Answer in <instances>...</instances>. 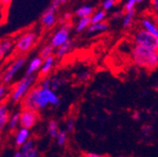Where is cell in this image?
Returning <instances> with one entry per match:
<instances>
[{"label": "cell", "mask_w": 158, "mask_h": 157, "mask_svg": "<svg viewBox=\"0 0 158 157\" xmlns=\"http://www.w3.org/2000/svg\"><path fill=\"white\" fill-rule=\"evenodd\" d=\"M116 4V2L114 1V0H104L103 3H102V10H111Z\"/></svg>", "instance_id": "33"}, {"label": "cell", "mask_w": 158, "mask_h": 157, "mask_svg": "<svg viewBox=\"0 0 158 157\" xmlns=\"http://www.w3.org/2000/svg\"><path fill=\"white\" fill-rule=\"evenodd\" d=\"M10 116V113L9 105L4 102L1 103L0 104V134L5 130V128H7Z\"/></svg>", "instance_id": "14"}, {"label": "cell", "mask_w": 158, "mask_h": 157, "mask_svg": "<svg viewBox=\"0 0 158 157\" xmlns=\"http://www.w3.org/2000/svg\"><path fill=\"white\" fill-rule=\"evenodd\" d=\"M152 13H158V0H150Z\"/></svg>", "instance_id": "35"}, {"label": "cell", "mask_w": 158, "mask_h": 157, "mask_svg": "<svg viewBox=\"0 0 158 157\" xmlns=\"http://www.w3.org/2000/svg\"><path fill=\"white\" fill-rule=\"evenodd\" d=\"M152 17H153V19H154V21L157 23V25H158V13H152Z\"/></svg>", "instance_id": "42"}, {"label": "cell", "mask_w": 158, "mask_h": 157, "mask_svg": "<svg viewBox=\"0 0 158 157\" xmlns=\"http://www.w3.org/2000/svg\"><path fill=\"white\" fill-rule=\"evenodd\" d=\"M27 64V58L24 56H19L10 62L5 72L2 73L3 84L10 85L11 84L12 80L14 79L15 75L21 71Z\"/></svg>", "instance_id": "6"}, {"label": "cell", "mask_w": 158, "mask_h": 157, "mask_svg": "<svg viewBox=\"0 0 158 157\" xmlns=\"http://www.w3.org/2000/svg\"><path fill=\"white\" fill-rule=\"evenodd\" d=\"M140 27L142 29L150 32L151 34L154 35L156 38H158V25L154 21V19L152 17V14L151 16H143L141 18V20L139 22Z\"/></svg>", "instance_id": "11"}, {"label": "cell", "mask_w": 158, "mask_h": 157, "mask_svg": "<svg viewBox=\"0 0 158 157\" xmlns=\"http://www.w3.org/2000/svg\"><path fill=\"white\" fill-rule=\"evenodd\" d=\"M106 11L104 10H100L95 11L91 16H90V21L91 24H97V23H101L104 22L106 18Z\"/></svg>", "instance_id": "24"}, {"label": "cell", "mask_w": 158, "mask_h": 157, "mask_svg": "<svg viewBox=\"0 0 158 157\" xmlns=\"http://www.w3.org/2000/svg\"><path fill=\"white\" fill-rule=\"evenodd\" d=\"M91 25L90 17H84V18H79L78 22L74 26V29L76 33H81L84 30H87L89 27Z\"/></svg>", "instance_id": "19"}, {"label": "cell", "mask_w": 158, "mask_h": 157, "mask_svg": "<svg viewBox=\"0 0 158 157\" xmlns=\"http://www.w3.org/2000/svg\"><path fill=\"white\" fill-rule=\"evenodd\" d=\"M38 86L43 88V89H51V78H50V76L48 75V76L43 77V79L40 81Z\"/></svg>", "instance_id": "31"}, {"label": "cell", "mask_w": 158, "mask_h": 157, "mask_svg": "<svg viewBox=\"0 0 158 157\" xmlns=\"http://www.w3.org/2000/svg\"><path fill=\"white\" fill-rule=\"evenodd\" d=\"M75 125H76V122H75V119L73 117H69L68 119L66 120L65 122V130L71 134L74 131L75 129Z\"/></svg>", "instance_id": "30"}, {"label": "cell", "mask_w": 158, "mask_h": 157, "mask_svg": "<svg viewBox=\"0 0 158 157\" xmlns=\"http://www.w3.org/2000/svg\"><path fill=\"white\" fill-rule=\"evenodd\" d=\"M43 61L44 60L40 56H33L30 60V61L27 63L26 69V75H32V74H37V72H40Z\"/></svg>", "instance_id": "13"}, {"label": "cell", "mask_w": 158, "mask_h": 157, "mask_svg": "<svg viewBox=\"0 0 158 157\" xmlns=\"http://www.w3.org/2000/svg\"><path fill=\"white\" fill-rule=\"evenodd\" d=\"M38 79L37 74L24 75L20 81H18L10 91V100L13 103H20L27 96V94L36 86Z\"/></svg>", "instance_id": "3"}, {"label": "cell", "mask_w": 158, "mask_h": 157, "mask_svg": "<svg viewBox=\"0 0 158 157\" xmlns=\"http://www.w3.org/2000/svg\"><path fill=\"white\" fill-rule=\"evenodd\" d=\"M62 157H73L72 155H70V154H65L64 156H62Z\"/></svg>", "instance_id": "45"}, {"label": "cell", "mask_w": 158, "mask_h": 157, "mask_svg": "<svg viewBox=\"0 0 158 157\" xmlns=\"http://www.w3.org/2000/svg\"><path fill=\"white\" fill-rule=\"evenodd\" d=\"M25 157H39V151H38V150L37 149H34L33 151H31L27 156H25Z\"/></svg>", "instance_id": "40"}, {"label": "cell", "mask_w": 158, "mask_h": 157, "mask_svg": "<svg viewBox=\"0 0 158 157\" xmlns=\"http://www.w3.org/2000/svg\"><path fill=\"white\" fill-rule=\"evenodd\" d=\"M153 126L151 125V124H144L142 127H141V130H140V134L142 135L143 138L145 139H150L151 136L153 134Z\"/></svg>", "instance_id": "29"}, {"label": "cell", "mask_w": 158, "mask_h": 157, "mask_svg": "<svg viewBox=\"0 0 158 157\" xmlns=\"http://www.w3.org/2000/svg\"><path fill=\"white\" fill-rule=\"evenodd\" d=\"M141 118H142V115L139 111H135L133 112L132 114V119L135 122H139L141 120Z\"/></svg>", "instance_id": "38"}, {"label": "cell", "mask_w": 158, "mask_h": 157, "mask_svg": "<svg viewBox=\"0 0 158 157\" xmlns=\"http://www.w3.org/2000/svg\"><path fill=\"white\" fill-rule=\"evenodd\" d=\"M118 157H125V156H118Z\"/></svg>", "instance_id": "49"}, {"label": "cell", "mask_w": 158, "mask_h": 157, "mask_svg": "<svg viewBox=\"0 0 158 157\" xmlns=\"http://www.w3.org/2000/svg\"><path fill=\"white\" fill-rule=\"evenodd\" d=\"M94 13V9L91 6H82L75 10V16L77 18L90 17Z\"/></svg>", "instance_id": "22"}, {"label": "cell", "mask_w": 158, "mask_h": 157, "mask_svg": "<svg viewBox=\"0 0 158 157\" xmlns=\"http://www.w3.org/2000/svg\"><path fill=\"white\" fill-rule=\"evenodd\" d=\"M68 139H69V133L65 129H60V130H59L56 137L55 138L56 145L59 146V147L66 146L67 143H68Z\"/></svg>", "instance_id": "21"}, {"label": "cell", "mask_w": 158, "mask_h": 157, "mask_svg": "<svg viewBox=\"0 0 158 157\" xmlns=\"http://www.w3.org/2000/svg\"><path fill=\"white\" fill-rule=\"evenodd\" d=\"M12 157H23V154H22V152H21V151H16L14 153H13V156Z\"/></svg>", "instance_id": "41"}, {"label": "cell", "mask_w": 158, "mask_h": 157, "mask_svg": "<svg viewBox=\"0 0 158 157\" xmlns=\"http://www.w3.org/2000/svg\"><path fill=\"white\" fill-rule=\"evenodd\" d=\"M143 1H144V0H136V3H141Z\"/></svg>", "instance_id": "46"}, {"label": "cell", "mask_w": 158, "mask_h": 157, "mask_svg": "<svg viewBox=\"0 0 158 157\" xmlns=\"http://www.w3.org/2000/svg\"><path fill=\"white\" fill-rule=\"evenodd\" d=\"M38 40V34L33 31L29 30L27 32H24L23 34L20 35L17 40L15 41V51L23 56L24 54L30 51L33 46L35 45L36 42Z\"/></svg>", "instance_id": "4"}, {"label": "cell", "mask_w": 158, "mask_h": 157, "mask_svg": "<svg viewBox=\"0 0 158 157\" xmlns=\"http://www.w3.org/2000/svg\"><path fill=\"white\" fill-rule=\"evenodd\" d=\"M11 2H12V0H0V5L2 6V8L6 11H8V10H9V8L10 6Z\"/></svg>", "instance_id": "36"}, {"label": "cell", "mask_w": 158, "mask_h": 157, "mask_svg": "<svg viewBox=\"0 0 158 157\" xmlns=\"http://www.w3.org/2000/svg\"><path fill=\"white\" fill-rule=\"evenodd\" d=\"M30 130L27 129V128H23L20 127L16 132H15V135H14V144L17 147H22L27 141H28L30 139Z\"/></svg>", "instance_id": "12"}, {"label": "cell", "mask_w": 158, "mask_h": 157, "mask_svg": "<svg viewBox=\"0 0 158 157\" xmlns=\"http://www.w3.org/2000/svg\"><path fill=\"white\" fill-rule=\"evenodd\" d=\"M124 11H123V10H117V11H115L114 13H113V18L114 19H121V18H123V16H124Z\"/></svg>", "instance_id": "39"}, {"label": "cell", "mask_w": 158, "mask_h": 157, "mask_svg": "<svg viewBox=\"0 0 158 157\" xmlns=\"http://www.w3.org/2000/svg\"><path fill=\"white\" fill-rule=\"evenodd\" d=\"M91 71L86 69V70H82L81 72H79L76 75V79L78 82L80 83H85L87 81H89L90 78H91Z\"/></svg>", "instance_id": "27"}, {"label": "cell", "mask_w": 158, "mask_h": 157, "mask_svg": "<svg viewBox=\"0 0 158 157\" xmlns=\"http://www.w3.org/2000/svg\"><path fill=\"white\" fill-rule=\"evenodd\" d=\"M7 127L10 132H16L20 128V112L10 114Z\"/></svg>", "instance_id": "18"}, {"label": "cell", "mask_w": 158, "mask_h": 157, "mask_svg": "<svg viewBox=\"0 0 158 157\" xmlns=\"http://www.w3.org/2000/svg\"><path fill=\"white\" fill-rule=\"evenodd\" d=\"M59 126H58V123L55 121V120H51L49 121L48 124H47V133L49 134V136L51 138L55 139L58 132H59Z\"/></svg>", "instance_id": "23"}, {"label": "cell", "mask_w": 158, "mask_h": 157, "mask_svg": "<svg viewBox=\"0 0 158 157\" xmlns=\"http://www.w3.org/2000/svg\"><path fill=\"white\" fill-rule=\"evenodd\" d=\"M56 11L57 9H56L52 5H49V7L44 11L41 17V25L44 29H50L55 27L57 21Z\"/></svg>", "instance_id": "9"}, {"label": "cell", "mask_w": 158, "mask_h": 157, "mask_svg": "<svg viewBox=\"0 0 158 157\" xmlns=\"http://www.w3.org/2000/svg\"><path fill=\"white\" fill-rule=\"evenodd\" d=\"M108 29V23L106 21L101 22V23H97V24H91L89 28L87 29V32L89 34L91 33H100L106 31Z\"/></svg>", "instance_id": "20"}, {"label": "cell", "mask_w": 158, "mask_h": 157, "mask_svg": "<svg viewBox=\"0 0 158 157\" xmlns=\"http://www.w3.org/2000/svg\"><path fill=\"white\" fill-rule=\"evenodd\" d=\"M54 53H55V48L50 44V43H47L45 45L43 46V48L40 51V56H41L43 60L46 57H49L51 56H54Z\"/></svg>", "instance_id": "26"}, {"label": "cell", "mask_w": 158, "mask_h": 157, "mask_svg": "<svg viewBox=\"0 0 158 157\" xmlns=\"http://www.w3.org/2000/svg\"><path fill=\"white\" fill-rule=\"evenodd\" d=\"M56 64V56H51L49 57H46L44 60L41 70H40V75L44 77V76H48V74L53 71L54 67Z\"/></svg>", "instance_id": "15"}, {"label": "cell", "mask_w": 158, "mask_h": 157, "mask_svg": "<svg viewBox=\"0 0 158 157\" xmlns=\"http://www.w3.org/2000/svg\"><path fill=\"white\" fill-rule=\"evenodd\" d=\"M136 5V0H127L125 2L124 6H123V11L124 12H128L131 11L133 10H135V7Z\"/></svg>", "instance_id": "32"}, {"label": "cell", "mask_w": 158, "mask_h": 157, "mask_svg": "<svg viewBox=\"0 0 158 157\" xmlns=\"http://www.w3.org/2000/svg\"><path fill=\"white\" fill-rule=\"evenodd\" d=\"M15 48V41L10 37L0 40V60L6 58Z\"/></svg>", "instance_id": "10"}, {"label": "cell", "mask_w": 158, "mask_h": 157, "mask_svg": "<svg viewBox=\"0 0 158 157\" xmlns=\"http://www.w3.org/2000/svg\"><path fill=\"white\" fill-rule=\"evenodd\" d=\"M133 42L135 45L143 46L158 51V38L142 28L137 29L135 32L133 36Z\"/></svg>", "instance_id": "5"}, {"label": "cell", "mask_w": 158, "mask_h": 157, "mask_svg": "<svg viewBox=\"0 0 158 157\" xmlns=\"http://www.w3.org/2000/svg\"><path fill=\"white\" fill-rule=\"evenodd\" d=\"M21 103L25 109L39 111L49 106L58 107L61 101L57 93L53 89H43L37 85L27 94Z\"/></svg>", "instance_id": "1"}, {"label": "cell", "mask_w": 158, "mask_h": 157, "mask_svg": "<svg viewBox=\"0 0 158 157\" xmlns=\"http://www.w3.org/2000/svg\"><path fill=\"white\" fill-rule=\"evenodd\" d=\"M3 84V79H2V73H0V85Z\"/></svg>", "instance_id": "43"}, {"label": "cell", "mask_w": 158, "mask_h": 157, "mask_svg": "<svg viewBox=\"0 0 158 157\" xmlns=\"http://www.w3.org/2000/svg\"><path fill=\"white\" fill-rule=\"evenodd\" d=\"M114 1L116 2V4H118V3L121 2V0H114Z\"/></svg>", "instance_id": "47"}, {"label": "cell", "mask_w": 158, "mask_h": 157, "mask_svg": "<svg viewBox=\"0 0 158 157\" xmlns=\"http://www.w3.org/2000/svg\"><path fill=\"white\" fill-rule=\"evenodd\" d=\"M61 1V4H64V3H66V2H68L69 0H60Z\"/></svg>", "instance_id": "44"}, {"label": "cell", "mask_w": 158, "mask_h": 157, "mask_svg": "<svg viewBox=\"0 0 158 157\" xmlns=\"http://www.w3.org/2000/svg\"><path fill=\"white\" fill-rule=\"evenodd\" d=\"M50 78H51V89H53L56 92L68 83V79L64 75L55 74L50 76Z\"/></svg>", "instance_id": "16"}, {"label": "cell", "mask_w": 158, "mask_h": 157, "mask_svg": "<svg viewBox=\"0 0 158 157\" xmlns=\"http://www.w3.org/2000/svg\"><path fill=\"white\" fill-rule=\"evenodd\" d=\"M39 121L38 111L31 109H25L20 112V127L31 129L33 128Z\"/></svg>", "instance_id": "8"}, {"label": "cell", "mask_w": 158, "mask_h": 157, "mask_svg": "<svg viewBox=\"0 0 158 157\" xmlns=\"http://www.w3.org/2000/svg\"><path fill=\"white\" fill-rule=\"evenodd\" d=\"M130 55L133 63L141 69L152 72L158 67V51L135 45Z\"/></svg>", "instance_id": "2"}, {"label": "cell", "mask_w": 158, "mask_h": 157, "mask_svg": "<svg viewBox=\"0 0 158 157\" xmlns=\"http://www.w3.org/2000/svg\"><path fill=\"white\" fill-rule=\"evenodd\" d=\"M73 40H70L68 42H66L64 44H62L61 46H59L58 48L56 49V52H55V55L57 58H62L64 57L65 56H67L71 51L72 49L73 48Z\"/></svg>", "instance_id": "17"}, {"label": "cell", "mask_w": 158, "mask_h": 157, "mask_svg": "<svg viewBox=\"0 0 158 157\" xmlns=\"http://www.w3.org/2000/svg\"><path fill=\"white\" fill-rule=\"evenodd\" d=\"M135 10H133L131 11L125 12L124 16H123V28H129L132 27V25L134 24V19H135Z\"/></svg>", "instance_id": "25"}, {"label": "cell", "mask_w": 158, "mask_h": 157, "mask_svg": "<svg viewBox=\"0 0 158 157\" xmlns=\"http://www.w3.org/2000/svg\"><path fill=\"white\" fill-rule=\"evenodd\" d=\"M72 17H73V14L71 12H65L64 14H62L60 18V24L72 22Z\"/></svg>", "instance_id": "34"}, {"label": "cell", "mask_w": 158, "mask_h": 157, "mask_svg": "<svg viewBox=\"0 0 158 157\" xmlns=\"http://www.w3.org/2000/svg\"><path fill=\"white\" fill-rule=\"evenodd\" d=\"M84 157H107L106 155L105 154H102V153H97V152H92V151H89V152H86Z\"/></svg>", "instance_id": "37"}, {"label": "cell", "mask_w": 158, "mask_h": 157, "mask_svg": "<svg viewBox=\"0 0 158 157\" xmlns=\"http://www.w3.org/2000/svg\"><path fill=\"white\" fill-rule=\"evenodd\" d=\"M34 149H36V147H35V142L32 139H29L22 147H20V151H21V152L23 154V157L27 156Z\"/></svg>", "instance_id": "28"}, {"label": "cell", "mask_w": 158, "mask_h": 157, "mask_svg": "<svg viewBox=\"0 0 158 157\" xmlns=\"http://www.w3.org/2000/svg\"><path fill=\"white\" fill-rule=\"evenodd\" d=\"M73 29V24L72 22L60 24V27H59L51 37L50 39V44L55 48H58L64 44L66 42L70 40V34Z\"/></svg>", "instance_id": "7"}, {"label": "cell", "mask_w": 158, "mask_h": 157, "mask_svg": "<svg viewBox=\"0 0 158 157\" xmlns=\"http://www.w3.org/2000/svg\"><path fill=\"white\" fill-rule=\"evenodd\" d=\"M0 145H1V136H0Z\"/></svg>", "instance_id": "48"}]
</instances>
